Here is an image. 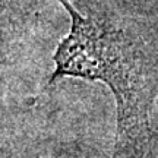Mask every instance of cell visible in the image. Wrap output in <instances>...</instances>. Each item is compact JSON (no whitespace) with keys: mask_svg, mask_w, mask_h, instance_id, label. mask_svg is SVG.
Segmentation results:
<instances>
[{"mask_svg":"<svg viewBox=\"0 0 158 158\" xmlns=\"http://www.w3.org/2000/svg\"><path fill=\"white\" fill-rule=\"evenodd\" d=\"M57 2L70 16V29L56 48L51 82L72 76L107 85L117 111L114 158H133L143 139L148 108V88L138 53L114 25L84 16L70 0Z\"/></svg>","mask_w":158,"mask_h":158,"instance_id":"6da1fadb","label":"cell"},{"mask_svg":"<svg viewBox=\"0 0 158 158\" xmlns=\"http://www.w3.org/2000/svg\"><path fill=\"white\" fill-rule=\"evenodd\" d=\"M10 62V50H9V41L6 38L3 27L0 23V68H3Z\"/></svg>","mask_w":158,"mask_h":158,"instance_id":"7a4b0ae2","label":"cell"}]
</instances>
